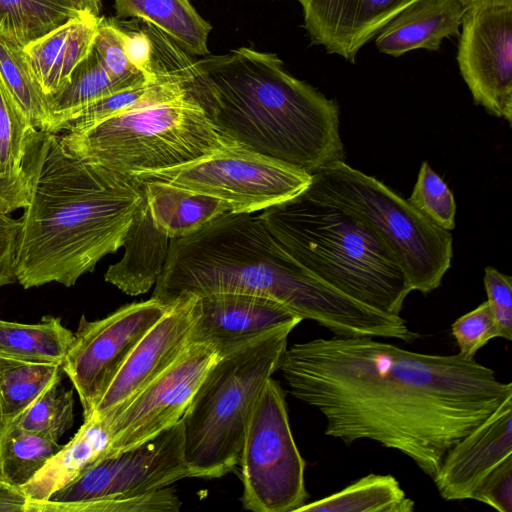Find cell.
Listing matches in <instances>:
<instances>
[{
	"mask_svg": "<svg viewBox=\"0 0 512 512\" xmlns=\"http://www.w3.org/2000/svg\"><path fill=\"white\" fill-rule=\"evenodd\" d=\"M291 395L318 410L325 435L409 457L434 480L447 452L512 395V384L460 353L425 354L372 337L287 347L279 369Z\"/></svg>",
	"mask_w": 512,
	"mask_h": 512,
	"instance_id": "obj_1",
	"label": "cell"
},
{
	"mask_svg": "<svg viewBox=\"0 0 512 512\" xmlns=\"http://www.w3.org/2000/svg\"><path fill=\"white\" fill-rule=\"evenodd\" d=\"M146 24L155 62L226 143L310 174L344 161L337 103L286 72L277 55L242 47L195 60Z\"/></svg>",
	"mask_w": 512,
	"mask_h": 512,
	"instance_id": "obj_2",
	"label": "cell"
},
{
	"mask_svg": "<svg viewBox=\"0 0 512 512\" xmlns=\"http://www.w3.org/2000/svg\"><path fill=\"white\" fill-rule=\"evenodd\" d=\"M225 292L272 298L337 337L417 338L400 315L363 304L303 267L252 213L227 212L172 239L152 297L170 305L184 293Z\"/></svg>",
	"mask_w": 512,
	"mask_h": 512,
	"instance_id": "obj_3",
	"label": "cell"
},
{
	"mask_svg": "<svg viewBox=\"0 0 512 512\" xmlns=\"http://www.w3.org/2000/svg\"><path fill=\"white\" fill-rule=\"evenodd\" d=\"M24 166L29 196L20 218L16 281L24 289L71 287L123 246L145 199L144 183L81 159L59 133L40 130Z\"/></svg>",
	"mask_w": 512,
	"mask_h": 512,
	"instance_id": "obj_4",
	"label": "cell"
},
{
	"mask_svg": "<svg viewBox=\"0 0 512 512\" xmlns=\"http://www.w3.org/2000/svg\"><path fill=\"white\" fill-rule=\"evenodd\" d=\"M282 248L345 295L399 316L412 291L396 259L361 221L305 191L259 215Z\"/></svg>",
	"mask_w": 512,
	"mask_h": 512,
	"instance_id": "obj_5",
	"label": "cell"
},
{
	"mask_svg": "<svg viewBox=\"0 0 512 512\" xmlns=\"http://www.w3.org/2000/svg\"><path fill=\"white\" fill-rule=\"evenodd\" d=\"M298 322L277 327L220 353L181 421L193 477L219 478L238 464L246 427L262 389L279 369Z\"/></svg>",
	"mask_w": 512,
	"mask_h": 512,
	"instance_id": "obj_6",
	"label": "cell"
},
{
	"mask_svg": "<svg viewBox=\"0 0 512 512\" xmlns=\"http://www.w3.org/2000/svg\"><path fill=\"white\" fill-rule=\"evenodd\" d=\"M60 138L81 159L131 176L182 166L227 144L185 94Z\"/></svg>",
	"mask_w": 512,
	"mask_h": 512,
	"instance_id": "obj_7",
	"label": "cell"
},
{
	"mask_svg": "<svg viewBox=\"0 0 512 512\" xmlns=\"http://www.w3.org/2000/svg\"><path fill=\"white\" fill-rule=\"evenodd\" d=\"M305 192L367 226L392 253L412 291L428 294L441 285L453 255L450 231L433 224L385 184L340 160L312 173Z\"/></svg>",
	"mask_w": 512,
	"mask_h": 512,
	"instance_id": "obj_8",
	"label": "cell"
},
{
	"mask_svg": "<svg viewBox=\"0 0 512 512\" xmlns=\"http://www.w3.org/2000/svg\"><path fill=\"white\" fill-rule=\"evenodd\" d=\"M238 464L244 509L296 512L306 503L305 461L292 435L285 393L272 377L250 415Z\"/></svg>",
	"mask_w": 512,
	"mask_h": 512,
	"instance_id": "obj_9",
	"label": "cell"
},
{
	"mask_svg": "<svg viewBox=\"0 0 512 512\" xmlns=\"http://www.w3.org/2000/svg\"><path fill=\"white\" fill-rule=\"evenodd\" d=\"M160 180L223 201L235 213H253L307 189L312 174L234 144L182 166L134 176Z\"/></svg>",
	"mask_w": 512,
	"mask_h": 512,
	"instance_id": "obj_10",
	"label": "cell"
},
{
	"mask_svg": "<svg viewBox=\"0 0 512 512\" xmlns=\"http://www.w3.org/2000/svg\"><path fill=\"white\" fill-rule=\"evenodd\" d=\"M191 477L180 420L149 441L100 460L47 500L29 501L27 512H53L63 505L148 494Z\"/></svg>",
	"mask_w": 512,
	"mask_h": 512,
	"instance_id": "obj_11",
	"label": "cell"
},
{
	"mask_svg": "<svg viewBox=\"0 0 512 512\" xmlns=\"http://www.w3.org/2000/svg\"><path fill=\"white\" fill-rule=\"evenodd\" d=\"M170 306L151 297L122 306L102 319L81 317L62 369L78 394L84 418L95 410L137 343Z\"/></svg>",
	"mask_w": 512,
	"mask_h": 512,
	"instance_id": "obj_12",
	"label": "cell"
},
{
	"mask_svg": "<svg viewBox=\"0 0 512 512\" xmlns=\"http://www.w3.org/2000/svg\"><path fill=\"white\" fill-rule=\"evenodd\" d=\"M220 352L210 343L191 342L180 357L133 397L108 410L115 456L149 441L178 423Z\"/></svg>",
	"mask_w": 512,
	"mask_h": 512,
	"instance_id": "obj_13",
	"label": "cell"
},
{
	"mask_svg": "<svg viewBox=\"0 0 512 512\" xmlns=\"http://www.w3.org/2000/svg\"><path fill=\"white\" fill-rule=\"evenodd\" d=\"M457 62L474 102L512 120V5L467 9Z\"/></svg>",
	"mask_w": 512,
	"mask_h": 512,
	"instance_id": "obj_14",
	"label": "cell"
},
{
	"mask_svg": "<svg viewBox=\"0 0 512 512\" xmlns=\"http://www.w3.org/2000/svg\"><path fill=\"white\" fill-rule=\"evenodd\" d=\"M199 295L184 293L141 338L104 392L94 411L124 403L168 369L191 343Z\"/></svg>",
	"mask_w": 512,
	"mask_h": 512,
	"instance_id": "obj_15",
	"label": "cell"
},
{
	"mask_svg": "<svg viewBox=\"0 0 512 512\" xmlns=\"http://www.w3.org/2000/svg\"><path fill=\"white\" fill-rule=\"evenodd\" d=\"M512 455V395L445 455L433 480L445 500L470 499L478 484Z\"/></svg>",
	"mask_w": 512,
	"mask_h": 512,
	"instance_id": "obj_16",
	"label": "cell"
},
{
	"mask_svg": "<svg viewBox=\"0 0 512 512\" xmlns=\"http://www.w3.org/2000/svg\"><path fill=\"white\" fill-rule=\"evenodd\" d=\"M199 298L191 342L213 344L220 353L282 325L302 321L282 303L264 296L225 292Z\"/></svg>",
	"mask_w": 512,
	"mask_h": 512,
	"instance_id": "obj_17",
	"label": "cell"
},
{
	"mask_svg": "<svg viewBox=\"0 0 512 512\" xmlns=\"http://www.w3.org/2000/svg\"><path fill=\"white\" fill-rule=\"evenodd\" d=\"M312 43L354 62L359 50L414 0H298Z\"/></svg>",
	"mask_w": 512,
	"mask_h": 512,
	"instance_id": "obj_18",
	"label": "cell"
},
{
	"mask_svg": "<svg viewBox=\"0 0 512 512\" xmlns=\"http://www.w3.org/2000/svg\"><path fill=\"white\" fill-rule=\"evenodd\" d=\"M465 11L460 0H414L380 30L375 45L393 57L437 51L445 38L459 35Z\"/></svg>",
	"mask_w": 512,
	"mask_h": 512,
	"instance_id": "obj_19",
	"label": "cell"
},
{
	"mask_svg": "<svg viewBox=\"0 0 512 512\" xmlns=\"http://www.w3.org/2000/svg\"><path fill=\"white\" fill-rule=\"evenodd\" d=\"M112 441L110 412L93 411L72 439L54 454L21 489L29 501H45L85 470L109 456Z\"/></svg>",
	"mask_w": 512,
	"mask_h": 512,
	"instance_id": "obj_20",
	"label": "cell"
},
{
	"mask_svg": "<svg viewBox=\"0 0 512 512\" xmlns=\"http://www.w3.org/2000/svg\"><path fill=\"white\" fill-rule=\"evenodd\" d=\"M101 17L82 15L23 48L46 96L60 90L77 64L87 56Z\"/></svg>",
	"mask_w": 512,
	"mask_h": 512,
	"instance_id": "obj_21",
	"label": "cell"
},
{
	"mask_svg": "<svg viewBox=\"0 0 512 512\" xmlns=\"http://www.w3.org/2000/svg\"><path fill=\"white\" fill-rule=\"evenodd\" d=\"M168 239L154 223L145 197L126 234L124 256L109 266L105 281L128 295L147 292L162 271L169 248Z\"/></svg>",
	"mask_w": 512,
	"mask_h": 512,
	"instance_id": "obj_22",
	"label": "cell"
},
{
	"mask_svg": "<svg viewBox=\"0 0 512 512\" xmlns=\"http://www.w3.org/2000/svg\"><path fill=\"white\" fill-rule=\"evenodd\" d=\"M144 191L156 226L169 238L185 237L230 212L220 199L160 180H147Z\"/></svg>",
	"mask_w": 512,
	"mask_h": 512,
	"instance_id": "obj_23",
	"label": "cell"
},
{
	"mask_svg": "<svg viewBox=\"0 0 512 512\" xmlns=\"http://www.w3.org/2000/svg\"><path fill=\"white\" fill-rule=\"evenodd\" d=\"M118 17L151 24L190 55H207L211 26L188 0H114Z\"/></svg>",
	"mask_w": 512,
	"mask_h": 512,
	"instance_id": "obj_24",
	"label": "cell"
},
{
	"mask_svg": "<svg viewBox=\"0 0 512 512\" xmlns=\"http://www.w3.org/2000/svg\"><path fill=\"white\" fill-rule=\"evenodd\" d=\"M154 66L157 71L155 79L112 93L78 109L58 122L51 133L79 131L110 117L184 94L179 84L155 61Z\"/></svg>",
	"mask_w": 512,
	"mask_h": 512,
	"instance_id": "obj_25",
	"label": "cell"
},
{
	"mask_svg": "<svg viewBox=\"0 0 512 512\" xmlns=\"http://www.w3.org/2000/svg\"><path fill=\"white\" fill-rule=\"evenodd\" d=\"M415 503L392 475L368 474L296 512H412Z\"/></svg>",
	"mask_w": 512,
	"mask_h": 512,
	"instance_id": "obj_26",
	"label": "cell"
},
{
	"mask_svg": "<svg viewBox=\"0 0 512 512\" xmlns=\"http://www.w3.org/2000/svg\"><path fill=\"white\" fill-rule=\"evenodd\" d=\"M73 339L58 317L44 316L35 324L0 319L1 357L62 364Z\"/></svg>",
	"mask_w": 512,
	"mask_h": 512,
	"instance_id": "obj_27",
	"label": "cell"
},
{
	"mask_svg": "<svg viewBox=\"0 0 512 512\" xmlns=\"http://www.w3.org/2000/svg\"><path fill=\"white\" fill-rule=\"evenodd\" d=\"M82 15L73 0H0V36L25 48Z\"/></svg>",
	"mask_w": 512,
	"mask_h": 512,
	"instance_id": "obj_28",
	"label": "cell"
},
{
	"mask_svg": "<svg viewBox=\"0 0 512 512\" xmlns=\"http://www.w3.org/2000/svg\"><path fill=\"white\" fill-rule=\"evenodd\" d=\"M145 83L113 77L91 47L87 56L71 72L68 82L56 93L47 96L51 121L46 132L51 133L62 119L102 97Z\"/></svg>",
	"mask_w": 512,
	"mask_h": 512,
	"instance_id": "obj_29",
	"label": "cell"
},
{
	"mask_svg": "<svg viewBox=\"0 0 512 512\" xmlns=\"http://www.w3.org/2000/svg\"><path fill=\"white\" fill-rule=\"evenodd\" d=\"M60 363L0 356V418L13 423L50 385L62 380Z\"/></svg>",
	"mask_w": 512,
	"mask_h": 512,
	"instance_id": "obj_30",
	"label": "cell"
},
{
	"mask_svg": "<svg viewBox=\"0 0 512 512\" xmlns=\"http://www.w3.org/2000/svg\"><path fill=\"white\" fill-rule=\"evenodd\" d=\"M63 445L11 423L0 437V462L7 484L22 488Z\"/></svg>",
	"mask_w": 512,
	"mask_h": 512,
	"instance_id": "obj_31",
	"label": "cell"
},
{
	"mask_svg": "<svg viewBox=\"0 0 512 512\" xmlns=\"http://www.w3.org/2000/svg\"><path fill=\"white\" fill-rule=\"evenodd\" d=\"M0 77L33 126L46 132L51 121L47 96L32 72L24 49L1 36Z\"/></svg>",
	"mask_w": 512,
	"mask_h": 512,
	"instance_id": "obj_32",
	"label": "cell"
},
{
	"mask_svg": "<svg viewBox=\"0 0 512 512\" xmlns=\"http://www.w3.org/2000/svg\"><path fill=\"white\" fill-rule=\"evenodd\" d=\"M62 380L50 385L13 423L58 442L74 423V390Z\"/></svg>",
	"mask_w": 512,
	"mask_h": 512,
	"instance_id": "obj_33",
	"label": "cell"
},
{
	"mask_svg": "<svg viewBox=\"0 0 512 512\" xmlns=\"http://www.w3.org/2000/svg\"><path fill=\"white\" fill-rule=\"evenodd\" d=\"M37 132L0 77V166L4 173L24 170L29 147Z\"/></svg>",
	"mask_w": 512,
	"mask_h": 512,
	"instance_id": "obj_34",
	"label": "cell"
},
{
	"mask_svg": "<svg viewBox=\"0 0 512 512\" xmlns=\"http://www.w3.org/2000/svg\"><path fill=\"white\" fill-rule=\"evenodd\" d=\"M407 201L436 226L448 231L454 229V196L427 162L421 164L417 181Z\"/></svg>",
	"mask_w": 512,
	"mask_h": 512,
	"instance_id": "obj_35",
	"label": "cell"
},
{
	"mask_svg": "<svg viewBox=\"0 0 512 512\" xmlns=\"http://www.w3.org/2000/svg\"><path fill=\"white\" fill-rule=\"evenodd\" d=\"M92 48L109 73L119 80L144 83L157 77L151 79L130 64L125 51L124 30L114 20L100 19Z\"/></svg>",
	"mask_w": 512,
	"mask_h": 512,
	"instance_id": "obj_36",
	"label": "cell"
},
{
	"mask_svg": "<svg viewBox=\"0 0 512 512\" xmlns=\"http://www.w3.org/2000/svg\"><path fill=\"white\" fill-rule=\"evenodd\" d=\"M181 500L166 487L148 494L116 497L58 506L53 512H177Z\"/></svg>",
	"mask_w": 512,
	"mask_h": 512,
	"instance_id": "obj_37",
	"label": "cell"
},
{
	"mask_svg": "<svg viewBox=\"0 0 512 512\" xmlns=\"http://www.w3.org/2000/svg\"><path fill=\"white\" fill-rule=\"evenodd\" d=\"M451 331L459 353L473 359L479 349L491 339L499 337V331L487 301L456 319Z\"/></svg>",
	"mask_w": 512,
	"mask_h": 512,
	"instance_id": "obj_38",
	"label": "cell"
},
{
	"mask_svg": "<svg viewBox=\"0 0 512 512\" xmlns=\"http://www.w3.org/2000/svg\"><path fill=\"white\" fill-rule=\"evenodd\" d=\"M487 303L499 331V337L512 339V279L493 267L485 268Z\"/></svg>",
	"mask_w": 512,
	"mask_h": 512,
	"instance_id": "obj_39",
	"label": "cell"
},
{
	"mask_svg": "<svg viewBox=\"0 0 512 512\" xmlns=\"http://www.w3.org/2000/svg\"><path fill=\"white\" fill-rule=\"evenodd\" d=\"M470 499L487 504L499 512L512 511V455L487 474Z\"/></svg>",
	"mask_w": 512,
	"mask_h": 512,
	"instance_id": "obj_40",
	"label": "cell"
},
{
	"mask_svg": "<svg viewBox=\"0 0 512 512\" xmlns=\"http://www.w3.org/2000/svg\"><path fill=\"white\" fill-rule=\"evenodd\" d=\"M20 219L0 211V288L16 282V252Z\"/></svg>",
	"mask_w": 512,
	"mask_h": 512,
	"instance_id": "obj_41",
	"label": "cell"
},
{
	"mask_svg": "<svg viewBox=\"0 0 512 512\" xmlns=\"http://www.w3.org/2000/svg\"><path fill=\"white\" fill-rule=\"evenodd\" d=\"M125 51L130 64L149 78L157 76L153 45L145 30L124 29Z\"/></svg>",
	"mask_w": 512,
	"mask_h": 512,
	"instance_id": "obj_42",
	"label": "cell"
},
{
	"mask_svg": "<svg viewBox=\"0 0 512 512\" xmlns=\"http://www.w3.org/2000/svg\"><path fill=\"white\" fill-rule=\"evenodd\" d=\"M28 196L29 182L25 166L18 173L0 174V211L10 214L24 208Z\"/></svg>",
	"mask_w": 512,
	"mask_h": 512,
	"instance_id": "obj_43",
	"label": "cell"
},
{
	"mask_svg": "<svg viewBox=\"0 0 512 512\" xmlns=\"http://www.w3.org/2000/svg\"><path fill=\"white\" fill-rule=\"evenodd\" d=\"M28 502L21 488L7 483L0 486V512H27Z\"/></svg>",
	"mask_w": 512,
	"mask_h": 512,
	"instance_id": "obj_44",
	"label": "cell"
},
{
	"mask_svg": "<svg viewBox=\"0 0 512 512\" xmlns=\"http://www.w3.org/2000/svg\"><path fill=\"white\" fill-rule=\"evenodd\" d=\"M73 2L83 14L99 16L101 0H73Z\"/></svg>",
	"mask_w": 512,
	"mask_h": 512,
	"instance_id": "obj_45",
	"label": "cell"
},
{
	"mask_svg": "<svg viewBox=\"0 0 512 512\" xmlns=\"http://www.w3.org/2000/svg\"><path fill=\"white\" fill-rule=\"evenodd\" d=\"M465 9L490 6V5H512V0H460Z\"/></svg>",
	"mask_w": 512,
	"mask_h": 512,
	"instance_id": "obj_46",
	"label": "cell"
},
{
	"mask_svg": "<svg viewBox=\"0 0 512 512\" xmlns=\"http://www.w3.org/2000/svg\"><path fill=\"white\" fill-rule=\"evenodd\" d=\"M4 484H6V482L3 477V472H2L1 462H0V486H2Z\"/></svg>",
	"mask_w": 512,
	"mask_h": 512,
	"instance_id": "obj_47",
	"label": "cell"
},
{
	"mask_svg": "<svg viewBox=\"0 0 512 512\" xmlns=\"http://www.w3.org/2000/svg\"><path fill=\"white\" fill-rule=\"evenodd\" d=\"M3 423L1 421V418H0V437H1V434H2V430H3Z\"/></svg>",
	"mask_w": 512,
	"mask_h": 512,
	"instance_id": "obj_48",
	"label": "cell"
},
{
	"mask_svg": "<svg viewBox=\"0 0 512 512\" xmlns=\"http://www.w3.org/2000/svg\"><path fill=\"white\" fill-rule=\"evenodd\" d=\"M0 174H6V173H4V172L2 171L1 166H0Z\"/></svg>",
	"mask_w": 512,
	"mask_h": 512,
	"instance_id": "obj_49",
	"label": "cell"
}]
</instances>
